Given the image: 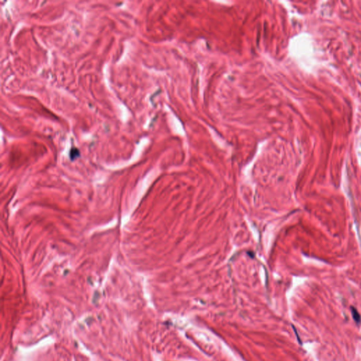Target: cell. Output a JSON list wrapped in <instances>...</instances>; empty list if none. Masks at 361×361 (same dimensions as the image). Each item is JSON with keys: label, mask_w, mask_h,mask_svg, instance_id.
Listing matches in <instances>:
<instances>
[{"label": "cell", "mask_w": 361, "mask_h": 361, "mask_svg": "<svg viewBox=\"0 0 361 361\" xmlns=\"http://www.w3.org/2000/svg\"><path fill=\"white\" fill-rule=\"evenodd\" d=\"M351 310L353 318H354L355 322H356L357 324H360L361 322V318L359 313H358V310H356V308H355L354 307H351Z\"/></svg>", "instance_id": "cell-1"}, {"label": "cell", "mask_w": 361, "mask_h": 361, "mask_svg": "<svg viewBox=\"0 0 361 361\" xmlns=\"http://www.w3.org/2000/svg\"><path fill=\"white\" fill-rule=\"evenodd\" d=\"M69 157L72 160H75L80 157V151L76 147H72L70 150L69 152Z\"/></svg>", "instance_id": "cell-2"}]
</instances>
